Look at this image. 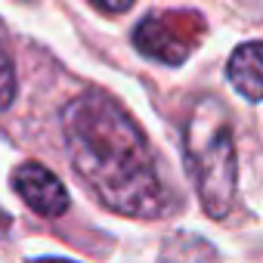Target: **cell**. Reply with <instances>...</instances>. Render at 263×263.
Listing matches in <instances>:
<instances>
[{
	"instance_id": "cell-1",
	"label": "cell",
	"mask_w": 263,
	"mask_h": 263,
	"mask_svg": "<svg viewBox=\"0 0 263 263\" xmlns=\"http://www.w3.org/2000/svg\"><path fill=\"white\" fill-rule=\"evenodd\" d=\"M62 137L84 186L115 214L155 220L174 208L152 146L111 96L87 90L62 111Z\"/></svg>"
},
{
	"instance_id": "cell-2",
	"label": "cell",
	"mask_w": 263,
	"mask_h": 263,
	"mask_svg": "<svg viewBox=\"0 0 263 263\" xmlns=\"http://www.w3.org/2000/svg\"><path fill=\"white\" fill-rule=\"evenodd\" d=\"M186 167L201 198L208 217L220 220L232 211L235 189H238V161H235V140L229 111L220 99L204 96L195 102L186 121Z\"/></svg>"
},
{
	"instance_id": "cell-3",
	"label": "cell",
	"mask_w": 263,
	"mask_h": 263,
	"mask_svg": "<svg viewBox=\"0 0 263 263\" xmlns=\"http://www.w3.org/2000/svg\"><path fill=\"white\" fill-rule=\"evenodd\" d=\"M201 19L195 13H161L149 16L137 28V47L167 65H180L198 44L201 37Z\"/></svg>"
},
{
	"instance_id": "cell-4",
	"label": "cell",
	"mask_w": 263,
	"mask_h": 263,
	"mask_svg": "<svg viewBox=\"0 0 263 263\" xmlns=\"http://www.w3.org/2000/svg\"><path fill=\"white\" fill-rule=\"evenodd\" d=\"M13 186H16V192L25 198V204H28L34 214H41V217H59V214H65V208H68V192H65V186H62L59 177H56L53 171H47L44 164L28 161V164L16 167Z\"/></svg>"
},
{
	"instance_id": "cell-5",
	"label": "cell",
	"mask_w": 263,
	"mask_h": 263,
	"mask_svg": "<svg viewBox=\"0 0 263 263\" xmlns=\"http://www.w3.org/2000/svg\"><path fill=\"white\" fill-rule=\"evenodd\" d=\"M229 84L251 102L263 99V41L241 44L226 65Z\"/></svg>"
},
{
	"instance_id": "cell-6",
	"label": "cell",
	"mask_w": 263,
	"mask_h": 263,
	"mask_svg": "<svg viewBox=\"0 0 263 263\" xmlns=\"http://www.w3.org/2000/svg\"><path fill=\"white\" fill-rule=\"evenodd\" d=\"M158 263H220L217 248L195 232H174L164 238Z\"/></svg>"
},
{
	"instance_id": "cell-7",
	"label": "cell",
	"mask_w": 263,
	"mask_h": 263,
	"mask_svg": "<svg viewBox=\"0 0 263 263\" xmlns=\"http://www.w3.org/2000/svg\"><path fill=\"white\" fill-rule=\"evenodd\" d=\"M16 96V71H13V62H10V53L0 41V108H7Z\"/></svg>"
},
{
	"instance_id": "cell-8",
	"label": "cell",
	"mask_w": 263,
	"mask_h": 263,
	"mask_svg": "<svg viewBox=\"0 0 263 263\" xmlns=\"http://www.w3.org/2000/svg\"><path fill=\"white\" fill-rule=\"evenodd\" d=\"M90 4L102 13H124V10L134 7V0H90Z\"/></svg>"
},
{
	"instance_id": "cell-9",
	"label": "cell",
	"mask_w": 263,
	"mask_h": 263,
	"mask_svg": "<svg viewBox=\"0 0 263 263\" xmlns=\"http://www.w3.org/2000/svg\"><path fill=\"white\" fill-rule=\"evenodd\" d=\"M34 263H74V260H65V257H41Z\"/></svg>"
}]
</instances>
